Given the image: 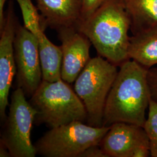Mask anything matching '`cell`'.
<instances>
[{"instance_id":"6da1fadb","label":"cell","mask_w":157,"mask_h":157,"mask_svg":"<svg viewBox=\"0 0 157 157\" xmlns=\"http://www.w3.org/2000/svg\"><path fill=\"white\" fill-rule=\"evenodd\" d=\"M148 69L133 60L119 66L117 77L107 97L103 126L117 122L144 126L151 99Z\"/></svg>"},{"instance_id":"7a4b0ae2","label":"cell","mask_w":157,"mask_h":157,"mask_svg":"<svg viewBox=\"0 0 157 157\" xmlns=\"http://www.w3.org/2000/svg\"><path fill=\"white\" fill-rule=\"evenodd\" d=\"M131 20L122 0H106L76 29L90 40L100 56L119 67L128 56Z\"/></svg>"},{"instance_id":"3957f363","label":"cell","mask_w":157,"mask_h":157,"mask_svg":"<svg viewBox=\"0 0 157 157\" xmlns=\"http://www.w3.org/2000/svg\"><path fill=\"white\" fill-rule=\"evenodd\" d=\"M37 111L34 122L51 128L75 121H87L83 103L69 83L62 79L50 82L43 80L29 100Z\"/></svg>"},{"instance_id":"277c9868","label":"cell","mask_w":157,"mask_h":157,"mask_svg":"<svg viewBox=\"0 0 157 157\" xmlns=\"http://www.w3.org/2000/svg\"><path fill=\"white\" fill-rule=\"evenodd\" d=\"M118 72L117 65L99 56L90 59L75 81L74 90L86 108L90 126H103L107 97Z\"/></svg>"},{"instance_id":"5b68a950","label":"cell","mask_w":157,"mask_h":157,"mask_svg":"<svg viewBox=\"0 0 157 157\" xmlns=\"http://www.w3.org/2000/svg\"><path fill=\"white\" fill-rule=\"evenodd\" d=\"M110 126H92L82 121L51 128L34 146L44 157H79L91 146L100 144Z\"/></svg>"},{"instance_id":"8992f818","label":"cell","mask_w":157,"mask_h":157,"mask_svg":"<svg viewBox=\"0 0 157 157\" xmlns=\"http://www.w3.org/2000/svg\"><path fill=\"white\" fill-rule=\"evenodd\" d=\"M37 111L26 100L21 88L13 91L9 112L2 124L1 140L12 157H35L37 152L31 132Z\"/></svg>"},{"instance_id":"52a82bcc","label":"cell","mask_w":157,"mask_h":157,"mask_svg":"<svg viewBox=\"0 0 157 157\" xmlns=\"http://www.w3.org/2000/svg\"><path fill=\"white\" fill-rule=\"evenodd\" d=\"M17 67L15 86L30 98L43 81L37 37L25 26L17 25L13 42Z\"/></svg>"},{"instance_id":"ba28073f","label":"cell","mask_w":157,"mask_h":157,"mask_svg":"<svg viewBox=\"0 0 157 157\" xmlns=\"http://www.w3.org/2000/svg\"><path fill=\"white\" fill-rule=\"evenodd\" d=\"M17 25L13 2L10 1L4 26L0 31V118L2 124L7 117L10 91L17 72L13 42Z\"/></svg>"},{"instance_id":"9c48e42d","label":"cell","mask_w":157,"mask_h":157,"mask_svg":"<svg viewBox=\"0 0 157 157\" xmlns=\"http://www.w3.org/2000/svg\"><path fill=\"white\" fill-rule=\"evenodd\" d=\"M61 42L62 66L61 78L71 84L75 82L91 59L90 40L76 28L56 30Z\"/></svg>"},{"instance_id":"30bf717a","label":"cell","mask_w":157,"mask_h":157,"mask_svg":"<svg viewBox=\"0 0 157 157\" xmlns=\"http://www.w3.org/2000/svg\"><path fill=\"white\" fill-rule=\"evenodd\" d=\"M100 146L108 157H133L138 148L150 144L143 127L117 122L110 126Z\"/></svg>"},{"instance_id":"8fae6325","label":"cell","mask_w":157,"mask_h":157,"mask_svg":"<svg viewBox=\"0 0 157 157\" xmlns=\"http://www.w3.org/2000/svg\"><path fill=\"white\" fill-rule=\"evenodd\" d=\"M43 28H76L80 17V0H36Z\"/></svg>"},{"instance_id":"7c38bea8","label":"cell","mask_w":157,"mask_h":157,"mask_svg":"<svg viewBox=\"0 0 157 157\" xmlns=\"http://www.w3.org/2000/svg\"><path fill=\"white\" fill-rule=\"evenodd\" d=\"M128 56L147 69L157 65V25L142 29L130 37Z\"/></svg>"},{"instance_id":"4fadbf2b","label":"cell","mask_w":157,"mask_h":157,"mask_svg":"<svg viewBox=\"0 0 157 157\" xmlns=\"http://www.w3.org/2000/svg\"><path fill=\"white\" fill-rule=\"evenodd\" d=\"M43 80L50 82L62 79V51L61 46L53 44L44 31L37 37Z\"/></svg>"},{"instance_id":"5bb4252c","label":"cell","mask_w":157,"mask_h":157,"mask_svg":"<svg viewBox=\"0 0 157 157\" xmlns=\"http://www.w3.org/2000/svg\"><path fill=\"white\" fill-rule=\"evenodd\" d=\"M131 20L133 34L157 25V0H122Z\"/></svg>"},{"instance_id":"9a60e30c","label":"cell","mask_w":157,"mask_h":157,"mask_svg":"<svg viewBox=\"0 0 157 157\" xmlns=\"http://www.w3.org/2000/svg\"><path fill=\"white\" fill-rule=\"evenodd\" d=\"M22 15L24 26L29 31L37 37L41 32H44L41 17L37 7L32 0H15Z\"/></svg>"},{"instance_id":"2e32d148","label":"cell","mask_w":157,"mask_h":157,"mask_svg":"<svg viewBox=\"0 0 157 157\" xmlns=\"http://www.w3.org/2000/svg\"><path fill=\"white\" fill-rule=\"evenodd\" d=\"M148 112L143 128L148 136L150 156L157 157V101L150 100Z\"/></svg>"},{"instance_id":"e0dca14e","label":"cell","mask_w":157,"mask_h":157,"mask_svg":"<svg viewBox=\"0 0 157 157\" xmlns=\"http://www.w3.org/2000/svg\"><path fill=\"white\" fill-rule=\"evenodd\" d=\"M105 1L80 0V17L79 21L90 17Z\"/></svg>"},{"instance_id":"ac0fdd59","label":"cell","mask_w":157,"mask_h":157,"mask_svg":"<svg viewBox=\"0 0 157 157\" xmlns=\"http://www.w3.org/2000/svg\"><path fill=\"white\" fill-rule=\"evenodd\" d=\"M148 82L152 99L157 101V67L148 69Z\"/></svg>"},{"instance_id":"d6986e66","label":"cell","mask_w":157,"mask_h":157,"mask_svg":"<svg viewBox=\"0 0 157 157\" xmlns=\"http://www.w3.org/2000/svg\"><path fill=\"white\" fill-rule=\"evenodd\" d=\"M79 157H108L101 147L91 146L83 152Z\"/></svg>"},{"instance_id":"ffe728a7","label":"cell","mask_w":157,"mask_h":157,"mask_svg":"<svg viewBox=\"0 0 157 157\" xmlns=\"http://www.w3.org/2000/svg\"><path fill=\"white\" fill-rule=\"evenodd\" d=\"M7 0H0V31L2 30L6 22L4 6Z\"/></svg>"},{"instance_id":"44dd1931","label":"cell","mask_w":157,"mask_h":157,"mask_svg":"<svg viewBox=\"0 0 157 157\" xmlns=\"http://www.w3.org/2000/svg\"><path fill=\"white\" fill-rule=\"evenodd\" d=\"M0 157H10L11 154L6 146L0 141Z\"/></svg>"}]
</instances>
